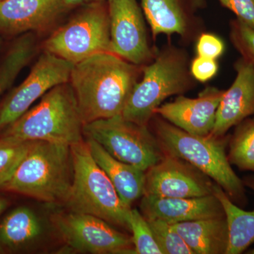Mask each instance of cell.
Segmentation results:
<instances>
[{
  "instance_id": "obj_1",
  "label": "cell",
  "mask_w": 254,
  "mask_h": 254,
  "mask_svg": "<svg viewBox=\"0 0 254 254\" xmlns=\"http://www.w3.org/2000/svg\"><path fill=\"white\" fill-rule=\"evenodd\" d=\"M143 66L113 53H102L73 64L69 83L85 124L122 115Z\"/></svg>"
},
{
  "instance_id": "obj_2",
  "label": "cell",
  "mask_w": 254,
  "mask_h": 254,
  "mask_svg": "<svg viewBox=\"0 0 254 254\" xmlns=\"http://www.w3.org/2000/svg\"><path fill=\"white\" fill-rule=\"evenodd\" d=\"M150 129L165 154L183 159L210 177L239 206L247 203L246 187L232 168L227 149L230 135L200 136L184 131L158 115L150 120Z\"/></svg>"
},
{
  "instance_id": "obj_3",
  "label": "cell",
  "mask_w": 254,
  "mask_h": 254,
  "mask_svg": "<svg viewBox=\"0 0 254 254\" xmlns=\"http://www.w3.org/2000/svg\"><path fill=\"white\" fill-rule=\"evenodd\" d=\"M190 57L185 48L168 43L158 48L154 59L143 67L122 116L148 127L155 110L167 98L185 95L198 84L190 71Z\"/></svg>"
},
{
  "instance_id": "obj_4",
  "label": "cell",
  "mask_w": 254,
  "mask_h": 254,
  "mask_svg": "<svg viewBox=\"0 0 254 254\" xmlns=\"http://www.w3.org/2000/svg\"><path fill=\"white\" fill-rule=\"evenodd\" d=\"M83 126L76 95L68 82L47 92L38 105L3 130L0 136L71 146L83 141Z\"/></svg>"
},
{
  "instance_id": "obj_5",
  "label": "cell",
  "mask_w": 254,
  "mask_h": 254,
  "mask_svg": "<svg viewBox=\"0 0 254 254\" xmlns=\"http://www.w3.org/2000/svg\"><path fill=\"white\" fill-rule=\"evenodd\" d=\"M72 178L71 147L34 141L2 190L48 203H65Z\"/></svg>"
},
{
  "instance_id": "obj_6",
  "label": "cell",
  "mask_w": 254,
  "mask_h": 254,
  "mask_svg": "<svg viewBox=\"0 0 254 254\" xmlns=\"http://www.w3.org/2000/svg\"><path fill=\"white\" fill-rule=\"evenodd\" d=\"M73 178L65 204L70 211L90 214L128 230L131 208L124 204L110 179L92 156L86 141L71 145Z\"/></svg>"
},
{
  "instance_id": "obj_7",
  "label": "cell",
  "mask_w": 254,
  "mask_h": 254,
  "mask_svg": "<svg viewBox=\"0 0 254 254\" xmlns=\"http://www.w3.org/2000/svg\"><path fill=\"white\" fill-rule=\"evenodd\" d=\"M43 49L73 64L98 53H112L107 0L87 4L47 38Z\"/></svg>"
},
{
  "instance_id": "obj_8",
  "label": "cell",
  "mask_w": 254,
  "mask_h": 254,
  "mask_svg": "<svg viewBox=\"0 0 254 254\" xmlns=\"http://www.w3.org/2000/svg\"><path fill=\"white\" fill-rule=\"evenodd\" d=\"M83 136L99 143L114 158L145 172L165 155L149 127L121 115L85 124Z\"/></svg>"
},
{
  "instance_id": "obj_9",
  "label": "cell",
  "mask_w": 254,
  "mask_h": 254,
  "mask_svg": "<svg viewBox=\"0 0 254 254\" xmlns=\"http://www.w3.org/2000/svg\"><path fill=\"white\" fill-rule=\"evenodd\" d=\"M54 222L73 250L95 254H135L131 237L95 215L70 211L57 215Z\"/></svg>"
},
{
  "instance_id": "obj_10",
  "label": "cell",
  "mask_w": 254,
  "mask_h": 254,
  "mask_svg": "<svg viewBox=\"0 0 254 254\" xmlns=\"http://www.w3.org/2000/svg\"><path fill=\"white\" fill-rule=\"evenodd\" d=\"M73 64L44 51L31 72L0 106V133L21 118L37 100L54 87L68 83Z\"/></svg>"
},
{
  "instance_id": "obj_11",
  "label": "cell",
  "mask_w": 254,
  "mask_h": 254,
  "mask_svg": "<svg viewBox=\"0 0 254 254\" xmlns=\"http://www.w3.org/2000/svg\"><path fill=\"white\" fill-rule=\"evenodd\" d=\"M112 53L138 66L148 64L158 48L150 46L145 16L137 0H107Z\"/></svg>"
},
{
  "instance_id": "obj_12",
  "label": "cell",
  "mask_w": 254,
  "mask_h": 254,
  "mask_svg": "<svg viewBox=\"0 0 254 254\" xmlns=\"http://www.w3.org/2000/svg\"><path fill=\"white\" fill-rule=\"evenodd\" d=\"M210 177L183 159L165 154L145 171L143 195L191 198L213 194Z\"/></svg>"
},
{
  "instance_id": "obj_13",
  "label": "cell",
  "mask_w": 254,
  "mask_h": 254,
  "mask_svg": "<svg viewBox=\"0 0 254 254\" xmlns=\"http://www.w3.org/2000/svg\"><path fill=\"white\" fill-rule=\"evenodd\" d=\"M141 6L155 41L160 35H176L189 45L205 31L198 14L207 7V0H141Z\"/></svg>"
},
{
  "instance_id": "obj_14",
  "label": "cell",
  "mask_w": 254,
  "mask_h": 254,
  "mask_svg": "<svg viewBox=\"0 0 254 254\" xmlns=\"http://www.w3.org/2000/svg\"><path fill=\"white\" fill-rule=\"evenodd\" d=\"M224 92L217 87L208 86L196 98L178 95L173 101L159 106L155 115L190 134L208 136L213 131Z\"/></svg>"
},
{
  "instance_id": "obj_15",
  "label": "cell",
  "mask_w": 254,
  "mask_h": 254,
  "mask_svg": "<svg viewBox=\"0 0 254 254\" xmlns=\"http://www.w3.org/2000/svg\"><path fill=\"white\" fill-rule=\"evenodd\" d=\"M236 77L224 92L213 131V136H223L232 127L254 115V64L242 58L234 63Z\"/></svg>"
},
{
  "instance_id": "obj_16",
  "label": "cell",
  "mask_w": 254,
  "mask_h": 254,
  "mask_svg": "<svg viewBox=\"0 0 254 254\" xmlns=\"http://www.w3.org/2000/svg\"><path fill=\"white\" fill-rule=\"evenodd\" d=\"M66 10L63 0H2L0 33L18 35L46 31Z\"/></svg>"
},
{
  "instance_id": "obj_17",
  "label": "cell",
  "mask_w": 254,
  "mask_h": 254,
  "mask_svg": "<svg viewBox=\"0 0 254 254\" xmlns=\"http://www.w3.org/2000/svg\"><path fill=\"white\" fill-rule=\"evenodd\" d=\"M141 213L145 219H159L170 225L225 216L220 200L213 194L191 198L143 195Z\"/></svg>"
},
{
  "instance_id": "obj_18",
  "label": "cell",
  "mask_w": 254,
  "mask_h": 254,
  "mask_svg": "<svg viewBox=\"0 0 254 254\" xmlns=\"http://www.w3.org/2000/svg\"><path fill=\"white\" fill-rule=\"evenodd\" d=\"M92 156L110 179L124 204L131 208L144 193L145 172L123 163L91 138H86Z\"/></svg>"
},
{
  "instance_id": "obj_19",
  "label": "cell",
  "mask_w": 254,
  "mask_h": 254,
  "mask_svg": "<svg viewBox=\"0 0 254 254\" xmlns=\"http://www.w3.org/2000/svg\"><path fill=\"white\" fill-rule=\"evenodd\" d=\"M193 254H226L229 228L226 216L171 225Z\"/></svg>"
},
{
  "instance_id": "obj_20",
  "label": "cell",
  "mask_w": 254,
  "mask_h": 254,
  "mask_svg": "<svg viewBox=\"0 0 254 254\" xmlns=\"http://www.w3.org/2000/svg\"><path fill=\"white\" fill-rule=\"evenodd\" d=\"M244 185L254 192V175L242 179ZM213 194L222 203L229 228L226 254H240L254 244V210L247 211L235 204L221 187L214 184Z\"/></svg>"
},
{
  "instance_id": "obj_21",
  "label": "cell",
  "mask_w": 254,
  "mask_h": 254,
  "mask_svg": "<svg viewBox=\"0 0 254 254\" xmlns=\"http://www.w3.org/2000/svg\"><path fill=\"white\" fill-rule=\"evenodd\" d=\"M43 232V222L36 213L28 207H18L0 224V244L9 249L21 248L36 242Z\"/></svg>"
},
{
  "instance_id": "obj_22",
  "label": "cell",
  "mask_w": 254,
  "mask_h": 254,
  "mask_svg": "<svg viewBox=\"0 0 254 254\" xmlns=\"http://www.w3.org/2000/svg\"><path fill=\"white\" fill-rule=\"evenodd\" d=\"M36 50V40L32 33H25L13 43L0 65V97L31 62Z\"/></svg>"
},
{
  "instance_id": "obj_23",
  "label": "cell",
  "mask_w": 254,
  "mask_h": 254,
  "mask_svg": "<svg viewBox=\"0 0 254 254\" xmlns=\"http://www.w3.org/2000/svg\"><path fill=\"white\" fill-rule=\"evenodd\" d=\"M230 135L227 158L242 171L254 173V118H249L235 127Z\"/></svg>"
},
{
  "instance_id": "obj_24",
  "label": "cell",
  "mask_w": 254,
  "mask_h": 254,
  "mask_svg": "<svg viewBox=\"0 0 254 254\" xmlns=\"http://www.w3.org/2000/svg\"><path fill=\"white\" fill-rule=\"evenodd\" d=\"M128 230L136 254H163L149 224L137 208H131L128 216Z\"/></svg>"
},
{
  "instance_id": "obj_25",
  "label": "cell",
  "mask_w": 254,
  "mask_h": 254,
  "mask_svg": "<svg viewBox=\"0 0 254 254\" xmlns=\"http://www.w3.org/2000/svg\"><path fill=\"white\" fill-rule=\"evenodd\" d=\"M33 141H17L0 136V189L10 180Z\"/></svg>"
},
{
  "instance_id": "obj_26",
  "label": "cell",
  "mask_w": 254,
  "mask_h": 254,
  "mask_svg": "<svg viewBox=\"0 0 254 254\" xmlns=\"http://www.w3.org/2000/svg\"><path fill=\"white\" fill-rule=\"evenodd\" d=\"M147 221L163 254H193L182 237L168 222L159 219H149Z\"/></svg>"
},
{
  "instance_id": "obj_27",
  "label": "cell",
  "mask_w": 254,
  "mask_h": 254,
  "mask_svg": "<svg viewBox=\"0 0 254 254\" xmlns=\"http://www.w3.org/2000/svg\"><path fill=\"white\" fill-rule=\"evenodd\" d=\"M230 40L241 58L254 64V30L233 18L230 21Z\"/></svg>"
},
{
  "instance_id": "obj_28",
  "label": "cell",
  "mask_w": 254,
  "mask_h": 254,
  "mask_svg": "<svg viewBox=\"0 0 254 254\" xmlns=\"http://www.w3.org/2000/svg\"><path fill=\"white\" fill-rule=\"evenodd\" d=\"M195 42V53L198 56L218 60L225 53L223 40L214 33L203 32Z\"/></svg>"
},
{
  "instance_id": "obj_29",
  "label": "cell",
  "mask_w": 254,
  "mask_h": 254,
  "mask_svg": "<svg viewBox=\"0 0 254 254\" xmlns=\"http://www.w3.org/2000/svg\"><path fill=\"white\" fill-rule=\"evenodd\" d=\"M219 64L217 60L210 59L196 55L190 60V71L198 83H204L211 80L218 72Z\"/></svg>"
},
{
  "instance_id": "obj_30",
  "label": "cell",
  "mask_w": 254,
  "mask_h": 254,
  "mask_svg": "<svg viewBox=\"0 0 254 254\" xmlns=\"http://www.w3.org/2000/svg\"><path fill=\"white\" fill-rule=\"evenodd\" d=\"M222 7L231 11L236 18L254 30V0H217Z\"/></svg>"
},
{
  "instance_id": "obj_31",
  "label": "cell",
  "mask_w": 254,
  "mask_h": 254,
  "mask_svg": "<svg viewBox=\"0 0 254 254\" xmlns=\"http://www.w3.org/2000/svg\"><path fill=\"white\" fill-rule=\"evenodd\" d=\"M63 1L65 7L67 9L73 7V6H77V5L105 1V0H63Z\"/></svg>"
},
{
  "instance_id": "obj_32",
  "label": "cell",
  "mask_w": 254,
  "mask_h": 254,
  "mask_svg": "<svg viewBox=\"0 0 254 254\" xmlns=\"http://www.w3.org/2000/svg\"><path fill=\"white\" fill-rule=\"evenodd\" d=\"M8 203L6 200L0 198V215L4 212L5 209L7 207Z\"/></svg>"
},
{
  "instance_id": "obj_33",
  "label": "cell",
  "mask_w": 254,
  "mask_h": 254,
  "mask_svg": "<svg viewBox=\"0 0 254 254\" xmlns=\"http://www.w3.org/2000/svg\"><path fill=\"white\" fill-rule=\"evenodd\" d=\"M246 254H254V248L252 249V250H249L248 252H246Z\"/></svg>"
},
{
  "instance_id": "obj_34",
  "label": "cell",
  "mask_w": 254,
  "mask_h": 254,
  "mask_svg": "<svg viewBox=\"0 0 254 254\" xmlns=\"http://www.w3.org/2000/svg\"><path fill=\"white\" fill-rule=\"evenodd\" d=\"M1 40L0 39V48H1Z\"/></svg>"
},
{
  "instance_id": "obj_35",
  "label": "cell",
  "mask_w": 254,
  "mask_h": 254,
  "mask_svg": "<svg viewBox=\"0 0 254 254\" xmlns=\"http://www.w3.org/2000/svg\"><path fill=\"white\" fill-rule=\"evenodd\" d=\"M0 1H2V0H0Z\"/></svg>"
}]
</instances>
